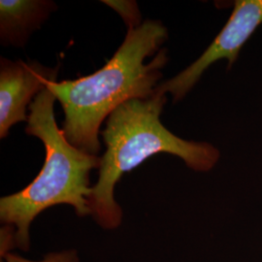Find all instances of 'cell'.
<instances>
[{
    "label": "cell",
    "instance_id": "1",
    "mask_svg": "<svg viewBox=\"0 0 262 262\" xmlns=\"http://www.w3.org/2000/svg\"><path fill=\"white\" fill-rule=\"evenodd\" d=\"M167 38L160 21L147 19L127 30L112 58L96 72L48 84L63 109L62 131L72 146L97 156L100 127L113 111L131 99L154 94L168 61L167 50L160 49Z\"/></svg>",
    "mask_w": 262,
    "mask_h": 262
},
{
    "label": "cell",
    "instance_id": "2",
    "mask_svg": "<svg viewBox=\"0 0 262 262\" xmlns=\"http://www.w3.org/2000/svg\"><path fill=\"white\" fill-rule=\"evenodd\" d=\"M166 101V94L156 89L149 98L122 103L106 120L101 131L106 150L98 180L88 196L91 215L103 229L114 230L122 225V208L114 194L116 185L150 157L170 154L200 172L211 170L220 159V150L213 145L184 140L162 124L160 115Z\"/></svg>",
    "mask_w": 262,
    "mask_h": 262
},
{
    "label": "cell",
    "instance_id": "3",
    "mask_svg": "<svg viewBox=\"0 0 262 262\" xmlns=\"http://www.w3.org/2000/svg\"><path fill=\"white\" fill-rule=\"evenodd\" d=\"M55 94L46 86L29 105L26 133L42 141L46 150L43 167L28 187L0 199V220L15 231L16 247L28 251L29 227L48 208L67 204L79 216L91 215L88 196L90 175L101 158L72 146L56 125Z\"/></svg>",
    "mask_w": 262,
    "mask_h": 262
},
{
    "label": "cell",
    "instance_id": "4",
    "mask_svg": "<svg viewBox=\"0 0 262 262\" xmlns=\"http://www.w3.org/2000/svg\"><path fill=\"white\" fill-rule=\"evenodd\" d=\"M262 24V0L235 1L234 10L213 43L196 60L178 75L159 84L157 90L170 94L178 102L195 85L207 69L221 59H226L230 69L240 50Z\"/></svg>",
    "mask_w": 262,
    "mask_h": 262
},
{
    "label": "cell",
    "instance_id": "5",
    "mask_svg": "<svg viewBox=\"0 0 262 262\" xmlns=\"http://www.w3.org/2000/svg\"><path fill=\"white\" fill-rule=\"evenodd\" d=\"M59 67L38 61L0 59V138H6L16 123L28 122L27 108L49 83L56 82Z\"/></svg>",
    "mask_w": 262,
    "mask_h": 262
},
{
    "label": "cell",
    "instance_id": "6",
    "mask_svg": "<svg viewBox=\"0 0 262 262\" xmlns=\"http://www.w3.org/2000/svg\"><path fill=\"white\" fill-rule=\"evenodd\" d=\"M56 9V3L48 0H1V45L25 47L32 32Z\"/></svg>",
    "mask_w": 262,
    "mask_h": 262
},
{
    "label": "cell",
    "instance_id": "7",
    "mask_svg": "<svg viewBox=\"0 0 262 262\" xmlns=\"http://www.w3.org/2000/svg\"><path fill=\"white\" fill-rule=\"evenodd\" d=\"M105 5L115 10L123 19L127 30L139 28L143 24L141 21V13L136 1L132 0H105Z\"/></svg>",
    "mask_w": 262,
    "mask_h": 262
},
{
    "label": "cell",
    "instance_id": "8",
    "mask_svg": "<svg viewBox=\"0 0 262 262\" xmlns=\"http://www.w3.org/2000/svg\"><path fill=\"white\" fill-rule=\"evenodd\" d=\"M2 257H4L6 262H79V256L75 250H67L58 253H48L42 260L39 261L29 260L20 255L10 252L4 254Z\"/></svg>",
    "mask_w": 262,
    "mask_h": 262
}]
</instances>
